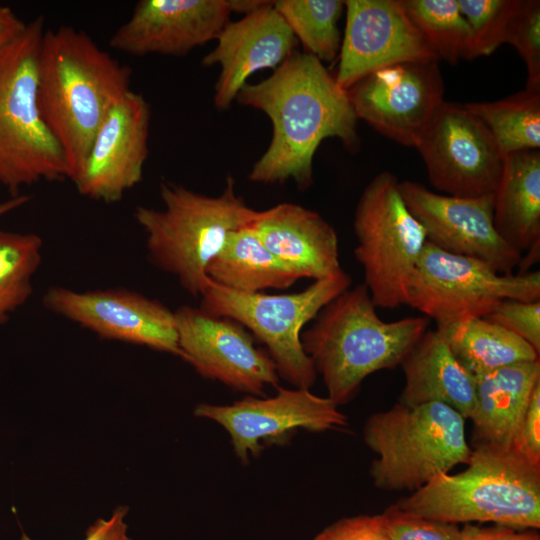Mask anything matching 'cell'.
I'll use <instances>...</instances> for the list:
<instances>
[{
    "label": "cell",
    "instance_id": "6da1fadb",
    "mask_svg": "<svg viewBox=\"0 0 540 540\" xmlns=\"http://www.w3.org/2000/svg\"><path fill=\"white\" fill-rule=\"evenodd\" d=\"M236 100L262 111L273 127L270 144L253 164L252 182L293 180L301 190L313 182V158L321 142L338 138L359 148L357 117L347 93L316 57L294 51L266 79L246 83Z\"/></svg>",
    "mask_w": 540,
    "mask_h": 540
},
{
    "label": "cell",
    "instance_id": "7a4b0ae2",
    "mask_svg": "<svg viewBox=\"0 0 540 540\" xmlns=\"http://www.w3.org/2000/svg\"><path fill=\"white\" fill-rule=\"evenodd\" d=\"M130 80L131 69L86 32L71 26L45 30L37 102L61 149L70 181L80 173L111 107L130 90Z\"/></svg>",
    "mask_w": 540,
    "mask_h": 540
},
{
    "label": "cell",
    "instance_id": "3957f363",
    "mask_svg": "<svg viewBox=\"0 0 540 540\" xmlns=\"http://www.w3.org/2000/svg\"><path fill=\"white\" fill-rule=\"evenodd\" d=\"M376 308L364 283L349 287L301 334L302 347L337 406L352 400L372 373L400 365L428 330L424 316L386 322Z\"/></svg>",
    "mask_w": 540,
    "mask_h": 540
},
{
    "label": "cell",
    "instance_id": "277c9868",
    "mask_svg": "<svg viewBox=\"0 0 540 540\" xmlns=\"http://www.w3.org/2000/svg\"><path fill=\"white\" fill-rule=\"evenodd\" d=\"M467 468L439 474L395 505L444 523L492 522L517 530L540 527V464L515 449L472 447Z\"/></svg>",
    "mask_w": 540,
    "mask_h": 540
},
{
    "label": "cell",
    "instance_id": "5b68a950",
    "mask_svg": "<svg viewBox=\"0 0 540 540\" xmlns=\"http://www.w3.org/2000/svg\"><path fill=\"white\" fill-rule=\"evenodd\" d=\"M160 197L162 209L139 205L134 211L145 233L148 258L176 277L190 295L201 296L209 281L208 265L227 237L251 222L256 210L236 194L231 176L218 196L162 182Z\"/></svg>",
    "mask_w": 540,
    "mask_h": 540
},
{
    "label": "cell",
    "instance_id": "8992f818",
    "mask_svg": "<svg viewBox=\"0 0 540 540\" xmlns=\"http://www.w3.org/2000/svg\"><path fill=\"white\" fill-rule=\"evenodd\" d=\"M38 16L0 50V184L12 196L41 181L67 179L61 149L38 108V64L45 33Z\"/></svg>",
    "mask_w": 540,
    "mask_h": 540
},
{
    "label": "cell",
    "instance_id": "52a82bcc",
    "mask_svg": "<svg viewBox=\"0 0 540 540\" xmlns=\"http://www.w3.org/2000/svg\"><path fill=\"white\" fill-rule=\"evenodd\" d=\"M364 441L378 456L370 468L373 483L386 491L414 492L433 477L466 464L472 451L465 419L439 402H398L371 415Z\"/></svg>",
    "mask_w": 540,
    "mask_h": 540
},
{
    "label": "cell",
    "instance_id": "ba28073f",
    "mask_svg": "<svg viewBox=\"0 0 540 540\" xmlns=\"http://www.w3.org/2000/svg\"><path fill=\"white\" fill-rule=\"evenodd\" d=\"M351 283L350 275L343 270L315 280L299 292L266 294L233 291L209 279L200 296V308L241 324L266 346L279 377L295 388L309 389L317 373L302 347L303 327Z\"/></svg>",
    "mask_w": 540,
    "mask_h": 540
},
{
    "label": "cell",
    "instance_id": "9c48e42d",
    "mask_svg": "<svg viewBox=\"0 0 540 540\" xmlns=\"http://www.w3.org/2000/svg\"><path fill=\"white\" fill-rule=\"evenodd\" d=\"M394 174L383 171L363 190L356 206L354 255L376 307L407 304L409 284L427 243L424 228L407 208Z\"/></svg>",
    "mask_w": 540,
    "mask_h": 540
},
{
    "label": "cell",
    "instance_id": "30bf717a",
    "mask_svg": "<svg viewBox=\"0 0 540 540\" xmlns=\"http://www.w3.org/2000/svg\"><path fill=\"white\" fill-rule=\"evenodd\" d=\"M504 300H540V272L502 274L427 241L408 289V306L443 328L486 317Z\"/></svg>",
    "mask_w": 540,
    "mask_h": 540
},
{
    "label": "cell",
    "instance_id": "8fae6325",
    "mask_svg": "<svg viewBox=\"0 0 540 540\" xmlns=\"http://www.w3.org/2000/svg\"><path fill=\"white\" fill-rule=\"evenodd\" d=\"M415 148L438 191L457 197L494 194L504 158L489 130L464 104L444 101Z\"/></svg>",
    "mask_w": 540,
    "mask_h": 540
},
{
    "label": "cell",
    "instance_id": "7c38bea8",
    "mask_svg": "<svg viewBox=\"0 0 540 540\" xmlns=\"http://www.w3.org/2000/svg\"><path fill=\"white\" fill-rule=\"evenodd\" d=\"M346 93L357 119L387 138L414 148L444 102L443 79L435 60L383 67Z\"/></svg>",
    "mask_w": 540,
    "mask_h": 540
},
{
    "label": "cell",
    "instance_id": "4fadbf2b",
    "mask_svg": "<svg viewBox=\"0 0 540 540\" xmlns=\"http://www.w3.org/2000/svg\"><path fill=\"white\" fill-rule=\"evenodd\" d=\"M198 417L220 424L230 435L236 456L243 462L256 456L265 445L285 442L298 429L311 432L343 430L347 417L328 397L309 389L277 387L274 396H247L229 405L203 403Z\"/></svg>",
    "mask_w": 540,
    "mask_h": 540
},
{
    "label": "cell",
    "instance_id": "5bb4252c",
    "mask_svg": "<svg viewBox=\"0 0 540 540\" xmlns=\"http://www.w3.org/2000/svg\"><path fill=\"white\" fill-rule=\"evenodd\" d=\"M42 304L48 311L101 338L182 356L175 312L139 292L126 288L78 291L51 286L43 294Z\"/></svg>",
    "mask_w": 540,
    "mask_h": 540
},
{
    "label": "cell",
    "instance_id": "9a60e30c",
    "mask_svg": "<svg viewBox=\"0 0 540 540\" xmlns=\"http://www.w3.org/2000/svg\"><path fill=\"white\" fill-rule=\"evenodd\" d=\"M174 312L181 358L200 375L251 396L264 395L267 386L278 387L272 359L241 324L200 307L182 306Z\"/></svg>",
    "mask_w": 540,
    "mask_h": 540
},
{
    "label": "cell",
    "instance_id": "2e32d148",
    "mask_svg": "<svg viewBox=\"0 0 540 540\" xmlns=\"http://www.w3.org/2000/svg\"><path fill=\"white\" fill-rule=\"evenodd\" d=\"M399 190L429 243L480 260L502 274H511L519 265L522 253L509 245L494 226V194L457 197L436 193L410 180L399 182Z\"/></svg>",
    "mask_w": 540,
    "mask_h": 540
},
{
    "label": "cell",
    "instance_id": "e0dca14e",
    "mask_svg": "<svg viewBox=\"0 0 540 540\" xmlns=\"http://www.w3.org/2000/svg\"><path fill=\"white\" fill-rule=\"evenodd\" d=\"M151 109L131 89L111 107L73 183L78 193L111 204L143 179L148 157Z\"/></svg>",
    "mask_w": 540,
    "mask_h": 540
},
{
    "label": "cell",
    "instance_id": "ac0fdd59",
    "mask_svg": "<svg viewBox=\"0 0 540 540\" xmlns=\"http://www.w3.org/2000/svg\"><path fill=\"white\" fill-rule=\"evenodd\" d=\"M344 5L346 25L334 76L343 90L383 67L438 61L401 0H347Z\"/></svg>",
    "mask_w": 540,
    "mask_h": 540
},
{
    "label": "cell",
    "instance_id": "d6986e66",
    "mask_svg": "<svg viewBox=\"0 0 540 540\" xmlns=\"http://www.w3.org/2000/svg\"><path fill=\"white\" fill-rule=\"evenodd\" d=\"M233 12V0H141L109 44L134 56H183L216 40Z\"/></svg>",
    "mask_w": 540,
    "mask_h": 540
},
{
    "label": "cell",
    "instance_id": "ffe728a7",
    "mask_svg": "<svg viewBox=\"0 0 540 540\" xmlns=\"http://www.w3.org/2000/svg\"><path fill=\"white\" fill-rule=\"evenodd\" d=\"M217 44L202 60L218 65L214 105L227 109L247 79L263 69H275L297 47L298 41L273 6L265 1L237 21H229L216 38Z\"/></svg>",
    "mask_w": 540,
    "mask_h": 540
},
{
    "label": "cell",
    "instance_id": "44dd1931",
    "mask_svg": "<svg viewBox=\"0 0 540 540\" xmlns=\"http://www.w3.org/2000/svg\"><path fill=\"white\" fill-rule=\"evenodd\" d=\"M263 245L302 278H328L343 271L338 236L319 213L295 203L257 211L249 224Z\"/></svg>",
    "mask_w": 540,
    "mask_h": 540
},
{
    "label": "cell",
    "instance_id": "7402d4cb",
    "mask_svg": "<svg viewBox=\"0 0 540 540\" xmlns=\"http://www.w3.org/2000/svg\"><path fill=\"white\" fill-rule=\"evenodd\" d=\"M474 382L472 447L513 449L531 395L540 384V360L501 367L475 376Z\"/></svg>",
    "mask_w": 540,
    "mask_h": 540
},
{
    "label": "cell",
    "instance_id": "603a6c76",
    "mask_svg": "<svg viewBox=\"0 0 540 540\" xmlns=\"http://www.w3.org/2000/svg\"><path fill=\"white\" fill-rule=\"evenodd\" d=\"M405 384L399 403L439 402L469 419L475 406L474 377L458 362L437 330H427L400 364Z\"/></svg>",
    "mask_w": 540,
    "mask_h": 540
},
{
    "label": "cell",
    "instance_id": "cb8c5ba5",
    "mask_svg": "<svg viewBox=\"0 0 540 540\" xmlns=\"http://www.w3.org/2000/svg\"><path fill=\"white\" fill-rule=\"evenodd\" d=\"M493 222L499 235L523 253L540 241V153L507 155L494 192Z\"/></svg>",
    "mask_w": 540,
    "mask_h": 540
},
{
    "label": "cell",
    "instance_id": "d4e9b609",
    "mask_svg": "<svg viewBox=\"0 0 540 540\" xmlns=\"http://www.w3.org/2000/svg\"><path fill=\"white\" fill-rule=\"evenodd\" d=\"M249 224L227 237L208 265L207 277L226 289L243 293L288 289L301 279L300 275L271 253Z\"/></svg>",
    "mask_w": 540,
    "mask_h": 540
},
{
    "label": "cell",
    "instance_id": "484cf974",
    "mask_svg": "<svg viewBox=\"0 0 540 540\" xmlns=\"http://www.w3.org/2000/svg\"><path fill=\"white\" fill-rule=\"evenodd\" d=\"M436 329L454 357L473 377L539 359V352L530 344L486 317L470 318Z\"/></svg>",
    "mask_w": 540,
    "mask_h": 540
},
{
    "label": "cell",
    "instance_id": "4316f807",
    "mask_svg": "<svg viewBox=\"0 0 540 540\" xmlns=\"http://www.w3.org/2000/svg\"><path fill=\"white\" fill-rule=\"evenodd\" d=\"M464 105L489 130L503 158L539 149L540 91L525 89L501 100Z\"/></svg>",
    "mask_w": 540,
    "mask_h": 540
},
{
    "label": "cell",
    "instance_id": "83f0119b",
    "mask_svg": "<svg viewBox=\"0 0 540 540\" xmlns=\"http://www.w3.org/2000/svg\"><path fill=\"white\" fill-rule=\"evenodd\" d=\"M276 12L287 24L304 52L323 62L335 59L341 47L338 20L345 8L341 0H278Z\"/></svg>",
    "mask_w": 540,
    "mask_h": 540
},
{
    "label": "cell",
    "instance_id": "f1b7e54d",
    "mask_svg": "<svg viewBox=\"0 0 540 540\" xmlns=\"http://www.w3.org/2000/svg\"><path fill=\"white\" fill-rule=\"evenodd\" d=\"M43 240L36 233L0 229V325L21 308L33 292L42 262Z\"/></svg>",
    "mask_w": 540,
    "mask_h": 540
},
{
    "label": "cell",
    "instance_id": "f546056e",
    "mask_svg": "<svg viewBox=\"0 0 540 540\" xmlns=\"http://www.w3.org/2000/svg\"><path fill=\"white\" fill-rule=\"evenodd\" d=\"M409 19L436 59L464 58L469 28L457 0H401Z\"/></svg>",
    "mask_w": 540,
    "mask_h": 540
},
{
    "label": "cell",
    "instance_id": "4dcf8cb0",
    "mask_svg": "<svg viewBox=\"0 0 540 540\" xmlns=\"http://www.w3.org/2000/svg\"><path fill=\"white\" fill-rule=\"evenodd\" d=\"M465 17L469 38L463 59L473 60L493 53L506 43L520 0H457Z\"/></svg>",
    "mask_w": 540,
    "mask_h": 540
},
{
    "label": "cell",
    "instance_id": "1f68e13d",
    "mask_svg": "<svg viewBox=\"0 0 540 540\" xmlns=\"http://www.w3.org/2000/svg\"><path fill=\"white\" fill-rule=\"evenodd\" d=\"M506 43L517 50L526 65V89L540 91V1L520 0Z\"/></svg>",
    "mask_w": 540,
    "mask_h": 540
},
{
    "label": "cell",
    "instance_id": "d6a6232c",
    "mask_svg": "<svg viewBox=\"0 0 540 540\" xmlns=\"http://www.w3.org/2000/svg\"><path fill=\"white\" fill-rule=\"evenodd\" d=\"M389 540H458L457 524L422 518L399 509L395 504L380 514Z\"/></svg>",
    "mask_w": 540,
    "mask_h": 540
},
{
    "label": "cell",
    "instance_id": "836d02e7",
    "mask_svg": "<svg viewBox=\"0 0 540 540\" xmlns=\"http://www.w3.org/2000/svg\"><path fill=\"white\" fill-rule=\"evenodd\" d=\"M486 318L522 338L540 353V300H504Z\"/></svg>",
    "mask_w": 540,
    "mask_h": 540
},
{
    "label": "cell",
    "instance_id": "e575fe53",
    "mask_svg": "<svg viewBox=\"0 0 540 540\" xmlns=\"http://www.w3.org/2000/svg\"><path fill=\"white\" fill-rule=\"evenodd\" d=\"M313 540H389L380 515L343 518L322 530Z\"/></svg>",
    "mask_w": 540,
    "mask_h": 540
},
{
    "label": "cell",
    "instance_id": "d590c367",
    "mask_svg": "<svg viewBox=\"0 0 540 540\" xmlns=\"http://www.w3.org/2000/svg\"><path fill=\"white\" fill-rule=\"evenodd\" d=\"M513 449L540 464V384L531 395Z\"/></svg>",
    "mask_w": 540,
    "mask_h": 540
},
{
    "label": "cell",
    "instance_id": "8d00e7d4",
    "mask_svg": "<svg viewBox=\"0 0 540 540\" xmlns=\"http://www.w3.org/2000/svg\"><path fill=\"white\" fill-rule=\"evenodd\" d=\"M128 509L117 507L108 519H97L86 531L84 540H131L125 521ZM20 540H32L24 532Z\"/></svg>",
    "mask_w": 540,
    "mask_h": 540
},
{
    "label": "cell",
    "instance_id": "74e56055",
    "mask_svg": "<svg viewBox=\"0 0 540 540\" xmlns=\"http://www.w3.org/2000/svg\"><path fill=\"white\" fill-rule=\"evenodd\" d=\"M458 540H540V536L535 531H522L502 525L482 528L466 524L460 529Z\"/></svg>",
    "mask_w": 540,
    "mask_h": 540
},
{
    "label": "cell",
    "instance_id": "f35d334b",
    "mask_svg": "<svg viewBox=\"0 0 540 540\" xmlns=\"http://www.w3.org/2000/svg\"><path fill=\"white\" fill-rule=\"evenodd\" d=\"M26 24L9 7L0 4V50L17 38Z\"/></svg>",
    "mask_w": 540,
    "mask_h": 540
},
{
    "label": "cell",
    "instance_id": "ab89813d",
    "mask_svg": "<svg viewBox=\"0 0 540 540\" xmlns=\"http://www.w3.org/2000/svg\"><path fill=\"white\" fill-rule=\"evenodd\" d=\"M31 199V196L26 194H19L11 196L9 199L0 202V217L10 213L19 207L27 204Z\"/></svg>",
    "mask_w": 540,
    "mask_h": 540
}]
</instances>
